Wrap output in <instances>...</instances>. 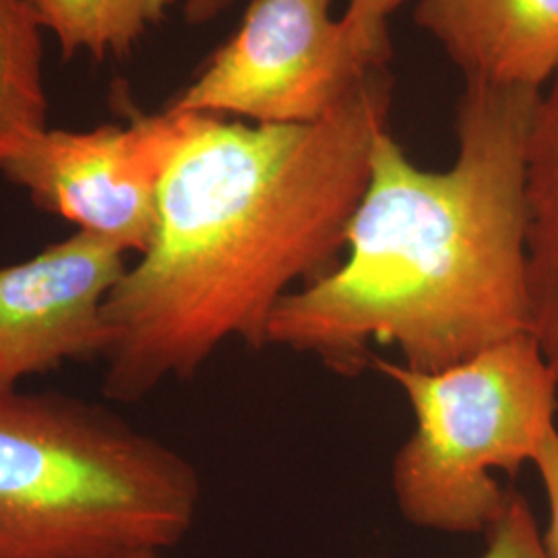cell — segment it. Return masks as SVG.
<instances>
[{
	"instance_id": "obj_16",
	"label": "cell",
	"mask_w": 558,
	"mask_h": 558,
	"mask_svg": "<svg viewBox=\"0 0 558 558\" xmlns=\"http://www.w3.org/2000/svg\"><path fill=\"white\" fill-rule=\"evenodd\" d=\"M160 553L156 550H126V553H119V555H112L108 558H158Z\"/></svg>"
},
{
	"instance_id": "obj_14",
	"label": "cell",
	"mask_w": 558,
	"mask_h": 558,
	"mask_svg": "<svg viewBox=\"0 0 558 558\" xmlns=\"http://www.w3.org/2000/svg\"><path fill=\"white\" fill-rule=\"evenodd\" d=\"M538 470L542 486L546 493L550 523L546 534H542L544 548L548 558H558V428H553L550 435L539 445L538 453L532 461Z\"/></svg>"
},
{
	"instance_id": "obj_13",
	"label": "cell",
	"mask_w": 558,
	"mask_h": 558,
	"mask_svg": "<svg viewBox=\"0 0 558 558\" xmlns=\"http://www.w3.org/2000/svg\"><path fill=\"white\" fill-rule=\"evenodd\" d=\"M486 539L488 546L482 558H548L527 500L513 490L507 511L486 534Z\"/></svg>"
},
{
	"instance_id": "obj_6",
	"label": "cell",
	"mask_w": 558,
	"mask_h": 558,
	"mask_svg": "<svg viewBox=\"0 0 558 558\" xmlns=\"http://www.w3.org/2000/svg\"><path fill=\"white\" fill-rule=\"evenodd\" d=\"M191 119L166 108L126 126L46 129L0 172L36 207L143 255L156 232L161 182Z\"/></svg>"
},
{
	"instance_id": "obj_8",
	"label": "cell",
	"mask_w": 558,
	"mask_h": 558,
	"mask_svg": "<svg viewBox=\"0 0 558 558\" xmlns=\"http://www.w3.org/2000/svg\"><path fill=\"white\" fill-rule=\"evenodd\" d=\"M414 20L465 81L542 89L558 69V0H420Z\"/></svg>"
},
{
	"instance_id": "obj_10",
	"label": "cell",
	"mask_w": 558,
	"mask_h": 558,
	"mask_svg": "<svg viewBox=\"0 0 558 558\" xmlns=\"http://www.w3.org/2000/svg\"><path fill=\"white\" fill-rule=\"evenodd\" d=\"M41 32L29 0H0V170L48 129Z\"/></svg>"
},
{
	"instance_id": "obj_11",
	"label": "cell",
	"mask_w": 558,
	"mask_h": 558,
	"mask_svg": "<svg viewBox=\"0 0 558 558\" xmlns=\"http://www.w3.org/2000/svg\"><path fill=\"white\" fill-rule=\"evenodd\" d=\"M64 57H126L174 0H29Z\"/></svg>"
},
{
	"instance_id": "obj_3",
	"label": "cell",
	"mask_w": 558,
	"mask_h": 558,
	"mask_svg": "<svg viewBox=\"0 0 558 558\" xmlns=\"http://www.w3.org/2000/svg\"><path fill=\"white\" fill-rule=\"evenodd\" d=\"M195 465L106 405L0 387V558H108L177 546Z\"/></svg>"
},
{
	"instance_id": "obj_1",
	"label": "cell",
	"mask_w": 558,
	"mask_h": 558,
	"mask_svg": "<svg viewBox=\"0 0 558 558\" xmlns=\"http://www.w3.org/2000/svg\"><path fill=\"white\" fill-rule=\"evenodd\" d=\"M389 104L391 77L375 69L315 122L193 114L154 240L106 302V398L137 403L193 379L228 339L267 348L279 302L345 246Z\"/></svg>"
},
{
	"instance_id": "obj_12",
	"label": "cell",
	"mask_w": 558,
	"mask_h": 558,
	"mask_svg": "<svg viewBox=\"0 0 558 558\" xmlns=\"http://www.w3.org/2000/svg\"><path fill=\"white\" fill-rule=\"evenodd\" d=\"M403 0H350L341 23L356 52L371 69H385L391 57L389 17Z\"/></svg>"
},
{
	"instance_id": "obj_7",
	"label": "cell",
	"mask_w": 558,
	"mask_h": 558,
	"mask_svg": "<svg viewBox=\"0 0 558 558\" xmlns=\"http://www.w3.org/2000/svg\"><path fill=\"white\" fill-rule=\"evenodd\" d=\"M124 251L77 230L32 259L0 267V387L66 362L101 360L106 302L126 271Z\"/></svg>"
},
{
	"instance_id": "obj_9",
	"label": "cell",
	"mask_w": 558,
	"mask_h": 558,
	"mask_svg": "<svg viewBox=\"0 0 558 558\" xmlns=\"http://www.w3.org/2000/svg\"><path fill=\"white\" fill-rule=\"evenodd\" d=\"M525 193L532 336L558 379V69L532 120Z\"/></svg>"
},
{
	"instance_id": "obj_4",
	"label": "cell",
	"mask_w": 558,
	"mask_h": 558,
	"mask_svg": "<svg viewBox=\"0 0 558 558\" xmlns=\"http://www.w3.org/2000/svg\"><path fill=\"white\" fill-rule=\"evenodd\" d=\"M371 368L414 412L391 472L401 515L442 534H488L511 499L493 472L518 476L557 428L558 379L538 341L515 336L435 373L377 354Z\"/></svg>"
},
{
	"instance_id": "obj_5",
	"label": "cell",
	"mask_w": 558,
	"mask_h": 558,
	"mask_svg": "<svg viewBox=\"0 0 558 558\" xmlns=\"http://www.w3.org/2000/svg\"><path fill=\"white\" fill-rule=\"evenodd\" d=\"M331 0H251L239 32L199 77L166 106L172 112L306 124L327 117L371 69Z\"/></svg>"
},
{
	"instance_id": "obj_2",
	"label": "cell",
	"mask_w": 558,
	"mask_h": 558,
	"mask_svg": "<svg viewBox=\"0 0 558 558\" xmlns=\"http://www.w3.org/2000/svg\"><path fill=\"white\" fill-rule=\"evenodd\" d=\"M539 96L465 81L458 160L445 172L414 166L379 133L348 259L283 296L265 343L354 377L371 368L373 343L435 373L532 333L525 182Z\"/></svg>"
},
{
	"instance_id": "obj_15",
	"label": "cell",
	"mask_w": 558,
	"mask_h": 558,
	"mask_svg": "<svg viewBox=\"0 0 558 558\" xmlns=\"http://www.w3.org/2000/svg\"><path fill=\"white\" fill-rule=\"evenodd\" d=\"M236 0H182L184 20L193 25H203L220 17Z\"/></svg>"
}]
</instances>
